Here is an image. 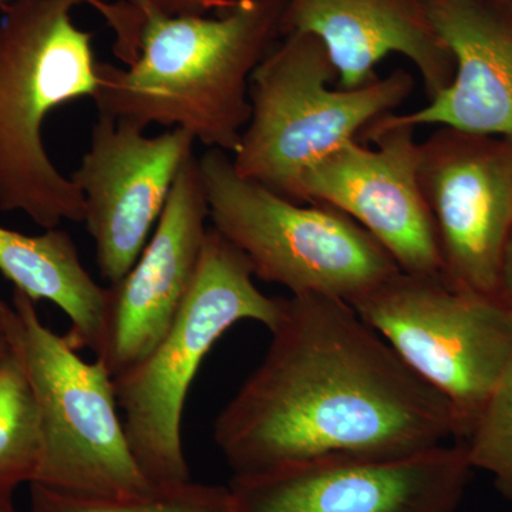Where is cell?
I'll use <instances>...</instances> for the list:
<instances>
[{
    "label": "cell",
    "instance_id": "6da1fadb",
    "mask_svg": "<svg viewBox=\"0 0 512 512\" xmlns=\"http://www.w3.org/2000/svg\"><path fill=\"white\" fill-rule=\"evenodd\" d=\"M269 332L264 359L212 431L234 477L322 458L412 456L457 437L446 397L350 303L292 295Z\"/></svg>",
    "mask_w": 512,
    "mask_h": 512
},
{
    "label": "cell",
    "instance_id": "7a4b0ae2",
    "mask_svg": "<svg viewBox=\"0 0 512 512\" xmlns=\"http://www.w3.org/2000/svg\"><path fill=\"white\" fill-rule=\"evenodd\" d=\"M285 0L225 15L141 13L137 57L126 69L97 63L100 116L146 130L181 128L208 150L234 154L251 119L249 83L281 39Z\"/></svg>",
    "mask_w": 512,
    "mask_h": 512
},
{
    "label": "cell",
    "instance_id": "3957f363",
    "mask_svg": "<svg viewBox=\"0 0 512 512\" xmlns=\"http://www.w3.org/2000/svg\"><path fill=\"white\" fill-rule=\"evenodd\" d=\"M83 0H10L0 18V211L43 229L84 222L86 202L47 154L46 119L99 86L93 33L72 12Z\"/></svg>",
    "mask_w": 512,
    "mask_h": 512
},
{
    "label": "cell",
    "instance_id": "277c9868",
    "mask_svg": "<svg viewBox=\"0 0 512 512\" xmlns=\"http://www.w3.org/2000/svg\"><path fill=\"white\" fill-rule=\"evenodd\" d=\"M254 278L247 256L208 228L197 274L173 325L146 359L113 379L128 444L154 487L191 481L183 446L185 402L212 346L242 320L272 330L281 318L284 298L266 296Z\"/></svg>",
    "mask_w": 512,
    "mask_h": 512
},
{
    "label": "cell",
    "instance_id": "5b68a950",
    "mask_svg": "<svg viewBox=\"0 0 512 512\" xmlns=\"http://www.w3.org/2000/svg\"><path fill=\"white\" fill-rule=\"evenodd\" d=\"M0 328L35 394L42 430L35 483L82 500H123L157 490L128 444L104 363L84 360L18 289L10 302L0 298Z\"/></svg>",
    "mask_w": 512,
    "mask_h": 512
},
{
    "label": "cell",
    "instance_id": "8992f818",
    "mask_svg": "<svg viewBox=\"0 0 512 512\" xmlns=\"http://www.w3.org/2000/svg\"><path fill=\"white\" fill-rule=\"evenodd\" d=\"M333 83L338 72L318 37H281L252 73L251 119L231 158L237 174L296 202L309 168L394 113L414 90L403 69L357 89Z\"/></svg>",
    "mask_w": 512,
    "mask_h": 512
},
{
    "label": "cell",
    "instance_id": "52a82bcc",
    "mask_svg": "<svg viewBox=\"0 0 512 512\" xmlns=\"http://www.w3.org/2000/svg\"><path fill=\"white\" fill-rule=\"evenodd\" d=\"M211 227L245 256L255 278L291 295L355 303L400 271L365 228L325 204L293 202L242 178L227 153L198 158Z\"/></svg>",
    "mask_w": 512,
    "mask_h": 512
},
{
    "label": "cell",
    "instance_id": "ba28073f",
    "mask_svg": "<svg viewBox=\"0 0 512 512\" xmlns=\"http://www.w3.org/2000/svg\"><path fill=\"white\" fill-rule=\"evenodd\" d=\"M400 359L453 407L457 437L473 429L512 363V309L501 296L399 271L352 303Z\"/></svg>",
    "mask_w": 512,
    "mask_h": 512
},
{
    "label": "cell",
    "instance_id": "9c48e42d",
    "mask_svg": "<svg viewBox=\"0 0 512 512\" xmlns=\"http://www.w3.org/2000/svg\"><path fill=\"white\" fill-rule=\"evenodd\" d=\"M419 184L439 238L441 281L500 296L512 232V140L437 128L420 143Z\"/></svg>",
    "mask_w": 512,
    "mask_h": 512
},
{
    "label": "cell",
    "instance_id": "30bf717a",
    "mask_svg": "<svg viewBox=\"0 0 512 512\" xmlns=\"http://www.w3.org/2000/svg\"><path fill=\"white\" fill-rule=\"evenodd\" d=\"M471 467L466 447L396 458L333 457L234 477L235 512H456Z\"/></svg>",
    "mask_w": 512,
    "mask_h": 512
},
{
    "label": "cell",
    "instance_id": "8fae6325",
    "mask_svg": "<svg viewBox=\"0 0 512 512\" xmlns=\"http://www.w3.org/2000/svg\"><path fill=\"white\" fill-rule=\"evenodd\" d=\"M357 140L302 175L296 202L325 204L355 220L404 274L440 276L439 238L419 184L416 128L373 121Z\"/></svg>",
    "mask_w": 512,
    "mask_h": 512
},
{
    "label": "cell",
    "instance_id": "7c38bea8",
    "mask_svg": "<svg viewBox=\"0 0 512 512\" xmlns=\"http://www.w3.org/2000/svg\"><path fill=\"white\" fill-rule=\"evenodd\" d=\"M194 143L181 128L148 137L133 124L97 117L89 150L70 178L86 202L84 224L107 284L136 264Z\"/></svg>",
    "mask_w": 512,
    "mask_h": 512
},
{
    "label": "cell",
    "instance_id": "4fadbf2b",
    "mask_svg": "<svg viewBox=\"0 0 512 512\" xmlns=\"http://www.w3.org/2000/svg\"><path fill=\"white\" fill-rule=\"evenodd\" d=\"M208 218L200 164L191 156L136 264L107 285L103 336L94 355L113 379L146 359L173 325L197 274Z\"/></svg>",
    "mask_w": 512,
    "mask_h": 512
},
{
    "label": "cell",
    "instance_id": "5bb4252c",
    "mask_svg": "<svg viewBox=\"0 0 512 512\" xmlns=\"http://www.w3.org/2000/svg\"><path fill=\"white\" fill-rule=\"evenodd\" d=\"M454 60L446 89L390 123L512 140V0H423Z\"/></svg>",
    "mask_w": 512,
    "mask_h": 512
},
{
    "label": "cell",
    "instance_id": "9a60e30c",
    "mask_svg": "<svg viewBox=\"0 0 512 512\" xmlns=\"http://www.w3.org/2000/svg\"><path fill=\"white\" fill-rule=\"evenodd\" d=\"M309 33L328 50L340 89L377 79L393 53L409 59L433 99L454 76V60L423 0H285L281 37Z\"/></svg>",
    "mask_w": 512,
    "mask_h": 512
},
{
    "label": "cell",
    "instance_id": "2e32d148",
    "mask_svg": "<svg viewBox=\"0 0 512 512\" xmlns=\"http://www.w3.org/2000/svg\"><path fill=\"white\" fill-rule=\"evenodd\" d=\"M0 274L36 303L49 301L70 320L67 342L99 349L109 288L84 268L72 235L62 228L26 235L0 225Z\"/></svg>",
    "mask_w": 512,
    "mask_h": 512
},
{
    "label": "cell",
    "instance_id": "e0dca14e",
    "mask_svg": "<svg viewBox=\"0 0 512 512\" xmlns=\"http://www.w3.org/2000/svg\"><path fill=\"white\" fill-rule=\"evenodd\" d=\"M9 346V345H8ZM42 460V430L35 394L18 356H0V491L35 483Z\"/></svg>",
    "mask_w": 512,
    "mask_h": 512
},
{
    "label": "cell",
    "instance_id": "ac0fdd59",
    "mask_svg": "<svg viewBox=\"0 0 512 512\" xmlns=\"http://www.w3.org/2000/svg\"><path fill=\"white\" fill-rule=\"evenodd\" d=\"M30 505V512H235L229 487L192 481L123 500H82L33 483Z\"/></svg>",
    "mask_w": 512,
    "mask_h": 512
},
{
    "label": "cell",
    "instance_id": "d6986e66",
    "mask_svg": "<svg viewBox=\"0 0 512 512\" xmlns=\"http://www.w3.org/2000/svg\"><path fill=\"white\" fill-rule=\"evenodd\" d=\"M461 443L473 470L490 473L498 493L512 503V363Z\"/></svg>",
    "mask_w": 512,
    "mask_h": 512
},
{
    "label": "cell",
    "instance_id": "ffe728a7",
    "mask_svg": "<svg viewBox=\"0 0 512 512\" xmlns=\"http://www.w3.org/2000/svg\"><path fill=\"white\" fill-rule=\"evenodd\" d=\"M128 6L141 19L143 12H156L164 16H208L214 12L225 15L247 3L258 0H126Z\"/></svg>",
    "mask_w": 512,
    "mask_h": 512
},
{
    "label": "cell",
    "instance_id": "44dd1931",
    "mask_svg": "<svg viewBox=\"0 0 512 512\" xmlns=\"http://www.w3.org/2000/svg\"><path fill=\"white\" fill-rule=\"evenodd\" d=\"M500 296L512 309V232L505 248L503 269H501Z\"/></svg>",
    "mask_w": 512,
    "mask_h": 512
},
{
    "label": "cell",
    "instance_id": "7402d4cb",
    "mask_svg": "<svg viewBox=\"0 0 512 512\" xmlns=\"http://www.w3.org/2000/svg\"><path fill=\"white\" fill-rule=\"evenodd\" d=\"M5 2V0H0V3ZM84 3H87V5H92L94 9L99 10L101 15L106 18L107 23H109V26L113 28L114 23H116L117 20V3H110L109 0H83Z\"/></svg>",
    "mask_w": 512,
    "mask_h": 512
},
{
    "label": "cell",
    "instance_id": "603a6c76",
    "mask_svg": "<svg viewBox=\"0 0 512 512\" xmlns=\"http://www.w3.org/2000/svg\"><path fill=\"white\" fill-rule=\"evenodd\" d=\"M0 512H19L13 504V493L0 491Z\"/></svg>",
    "mask_w": 512,
    "mask_h": 512
},
{
    "label": "cell",
    "instance_id": "cb8c5ba5",
    "mask_svg": "<svg viewBox=\"0 0 512 512\" xmlns=\"http://www.w3.org/2000/svg\"><path fill=\"white\" fill-rule=\"evenodd\" d=\"M8 348V340H6L5 335H3V330L0 328V356H2Z\"/></svg>",
    "mask_w": 512,
    "mask_h": 512
}]
</instances>
